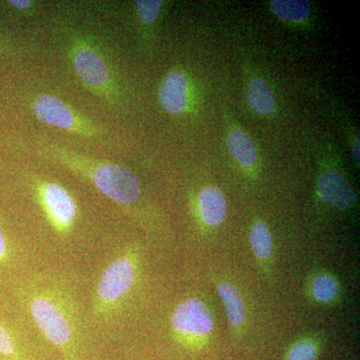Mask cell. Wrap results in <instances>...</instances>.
I'll list each match as a JSON object with an SVG mask.
<instances>
[{
	"instance_id": "1",
	"label": "cell",
	"mask_w": 360,
	"mask_h": 360,
	"mask_svg": "<svg viewBox=\"0 0 360 360\" xmlns=\"http://www.w3.org/2000/svg\"><path fill=\"white\" fill-rule=\"evenodd\" d=\"M15 295L63 360H82V319L77 300L65 283L54 277H30L15 286Z\"/></svg>"
},
{
	"instance_id": "2",
	"label": "cell",
	"mask_w": 360,
	"mask_h": 360,
	"mask_svg": "<svg viewBox=\"0 0 360 360\" xmlns=\"http://www.w3.org/2000/svg\"><path fill=\"white\" fill-rule=\"evenodd\" d=\"M40 146L45 155L51 156L54 160L89 180L113 202L129 207L141 198V184L129 168L108 161L85 158L51 142L44 141Z\"/></svg>"
},
{
	"instance_id": "3",
	"label": "cell",
	"mask_w": 360,
	"mask_h": 360,
	"mask_svg": "<svg viewBox=\"0 0 360 360\" xmlns=\"http://www.w3.org/2000/svg\"><path fill=\"white\" fill-rule=\"evenodd\" d=\"M139 252L125 248L106 265L92 295V314L99 319H110L122 310L139 278Z\"/></svg>"
},
{
	"instance_id": "4",
	"label": "cell",
	"mask_w": 360,
	"mask_h": 360,
	"mask_svg": "<svg viewBox=\"0 0 360 360\" xmlns=\"http://www.w3.org/2000/svg\"><path fill=\"white\" fill-rule=\"evenodd\" d=\"M35 193L45 217L61 238L72 233L77 220V206L68 189L51 181L35 182Z\"/></svg>"
},
{
	"instance_id": "5",
	"label": "cell",
	"mask_w": 360,
	"mask_h": 360,
	"mask_svg": "<svg viewBox=\"0 0 360 360\" xmlns=\"http://www.w3.org/2000/svg\"><path fill=\"white\" fill-rule=\"evenodd\" d=\"M33 112L39 122L56 129L68 130L75 134L92 135V125L89 124L77 112L71 110L68 104L51 94H42L35 99Z\"/></svg>"
},
{
	"instance_id": "6",
	"label": "cell",
	"mask_w": 360,
	"mask_h": 360,
	"mask_svg": "<svg viewBox=\"0 0 360 360\" xmlns=\"http://www.w3.org/2000/svg\"><path fill=\"white\" fill-rule=\"evenodd\" d=\"M172 326L179 340L191 342L212 333V315L205 303L191 298L175 307L172 315Z\"/></svg>"
},
{
	"instance_id": "7",
	"label": "cell",
	"mask_w": 360,
	"mask_h": 360,
	"mask_svg": "<svg viewBox=\"0 0 360 360\" xmlns=\"http://www.w3.org/2000/svg\"><path fill=\"white\" fill-rule=\"evenodd\" d=\"M72 60L78 77L90 89L98 92L110 89V70L94 49L86 44L77 45L73 49Z\"/></svg>"
},
{
	"instance_id": "8",
	"label": "cell",
	"mask_w": 360,
	"mask_h": 360,
	"mask_svg": "<svg viewBox=\"0 0 360 360\" xmlns=\"http://www.w3.org/2000/svg\"><path fill=\"white\" fill-rule=\"evenodd\" d=\"M319 195L328 205L347 210L355 202V193L347 179L335 170H328L319 176L317 182Z\"/></svg>"
},
{
	"instance_id": "9",
	"label": "cell",
	"mask_w": 360,
	"mask_h": 360,
	"mask_svg": "<svg viewBox=\"0 0 360 360\" xmlns=\"http://www.w3.org/2000/svg\"><path fill=\"white\" fill-rule=\"evenodd\" d=\"M188 82L184 73L172 70L161 82L160 87V101L163 110L169 115H179L186 110L187 104Z\"/></svg>"
},
{
	"instance_id": "10",
	"label": "cell",
	"mask_w": 360,
	"mask_h": 360,
	"mask_svg": "<svg viewBox=\"0 0 360 360\" xmlns=\"http://www.w3.org/2000/svg\"><path fill=\"white\" fill-rule=\"evenodd\" d=\"M198 206L205 224L210 226L222 224L226 214V200L219 188L213 186L203 188L198 194Z\"/></svg>"
},
{
	"instance_id": "11",
	"label": "cell",
	"mask_w": 360,
	"mask_h": 360,
	"mask_svg": "<svg viewBox=\"0 0 360 360\" xmlns=\"http://www.w3.org/2000/svg\"><path fill=\"white\" fill-rule=\"evenodd\" d=\"M229 153L245 167H252L257 163V153L252 139L243 130L233 129L227 137Z\"/></svg>"
},
{
	"instance_id": "12",
	"label": "cell",
	"mask_w": 360,
	"mask_h": 360,
	"mask_svg": "<svg viewBox=\"0 0 360 360\" xmlns=\"http://www.w3.org/2000/svg\"><path fill=\"white\" fill-rule=\"evenodd\" d=\"M248 99L253 110L262 115H270L276 110V99L269 84L262 78L251 79L248 89Z\"/></svg>"
},
{
	"instance_id": "13",
	"label": "cell",
	"mask_w": 360,
	"mask_h": 360,
	"mask_svg": "<svg viewBox=\"0 0 360 360\" xmlns=\"http://www.w3.org/2000/svg\"><path fill=\"white\" fill-rule=\"evenodd\" d=\"M0 360H30L20 336L0 317Z\"/></svg>"
},
{
	"instance_id": "14",
	"label": "cell",
	"mask_w": 360,
	"mask_h": 360,
	"mask_svg": "<svg viewBox=\"0 0 360 360\" xmlns=\"http://www.w3.org/2000/svg\"><path fill=\"white\" fill-rule=\"evenodd\" d=\"M219 293L232 326H240L245 319V309L238 288L233 284L224 283L219 285Z\"/></svg>"
},
{
	"instance_id": "15",
	"label": "cell",
	"mask_w": 360,
	"mask_h": 360,
	"mask_svg": "<svg viewBox=\"0 0 360 360\" xmlns=\"http://www.w3.org/2000/svg\"><path fill=\"white\" fill-rule=\"evenodd\" d=\"M270 8L281 20L290 22H300L307 18L310 13L309 1L300 0H272L270 1Z\"/></svg>"
},
{
	"instance_id": "16",
	"label": "cell",
	"mask_w": 360,
	"mask_h": 360,
	"mask_svg": "<svg viewBox=\"0 0 360 360\" xmlns=\"http://www.w3.org/2000/svg\"><path fill=\"white\" fill-rule=\"evenodd\" d=\"M250 243L253 252L259 259H267L271 255V236L264 222L257 221L253 224L250 231Z\"/></svg>"
},
{
	"instance_id": "17",
	"label": "cell",
	"mask_w": 360,
	"mask_h": 360,
	"mask_svg": "<svg viewBox=\"0 0 360 360\" xmlns=\"http://www.w3.org/2000/svg\"><path fill=\"white\" fill-rule=\"evenodd\" d=\"M312 293L319 302H331L338 295V284L333 276L321 274L314 279Z\"/></svg>"
},
{
	"instance_id": "18",
	"label": "cell",
	"mask_w": 360,
	"mask_h": 360,
	"mask_svg": "<svg viewBox=\"0 0 360 360\" xmlns=\"http://www.w3.org/2000/svg\"><path fill=\"white\" fill-rule=\"evenodd\" d=\"M319 354V347L314 341L303 340L291 345L286 360H316Z\"/></svg>"
},
{
	"instance_id": "19",
	"label": "cell",
	"mask_w": 360,
	"mask_h": 360,
	"mask_svg": "<svg viewBox=\"0 0 360 360\" xmlns=\"http://www.w3.org/2000/svg\"><path fill=\"white\" fill-rule=\"evenodd\" d=\"M137 14L142 22L146 25L155 22L156 18L160 15L162 1L160 0H141L135 2Z\"/></svg>"
},
{
	"instance_id": "20",
	"label": "cell",
	"mask_w": 360,
	"mask_h": 360,
	"mask_svg": "<svg viewBox=\"0 0 360 360\" xmlns=\"http://www.w3.org/2000/svg\"><path fill=\"white\" fill-rule=\"evenodd\" d=\"M13 262V246L0 226V266L8 267Z\"/></svg>"
},
{
	"instance_id": "21",
	"label": "cell",
	"mask_w": 360,
	"mask_h": 360,
	"mask_svg": "<svg viewBox=\"0 0 360 360\" xmlns=\"http://www.w3.org/2000/svg\"><path fill=\"white\" fill-rule=\"evenodd\" d=\"M9 4L11 6L15 7L16 9L23 11V9L30 8L32 6V1H30V0H11Z\"/></svg>"
},
{
	"instance_id": "22",
	"label": "cell",
	"mask_w": 360,
	"mask_h": 360,
	"mask_svg": "<svg viewBox=\"0 0 360 360\" xmlns=\"http://www.w3.org/2000/svg\"><path fill=\"white\" fill-rule=\"evenodd\" d=\"M354 156L357 163H359V139L357 137L356 144L354 146Z\"/></svg>"
}]
</instances>
